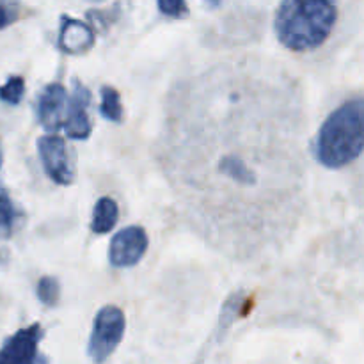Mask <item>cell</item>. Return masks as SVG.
Listing matches in <instances>:
<instances>
[{"instance_id": "cell-5", "label": "cell", "mask_w": 364, "mask_h": 364, "mask_svg": "<svg viewBox=\"0 0 364 364\" xmlns=\"http://www.w3.org/2000/svg\"><path fill=\"white\" fill-rule=\"evenodd\" d=\"M148 235L141 226H128L114 235L109 249L112 267H134L148 251Z\"/></svg>"}, {"instance_id": "cell-1", "label": "cell", "mask_w": 364, "mask_h": 364, "mask_svg": "<svg viewBox=\"0 0 364 364\" xmlns=\"http://www.w3.org/2000/svg\"><path fill=\"white\" fill-rule=\"evenodd\" d=\"M336 20V0H283L274 18V31L288 50L311 52L329 39Z\"/></svg>"}, {"instance_id": "cell-17", "label": "cell", "mask_w": 364, "mask_h": 364, "mask_svg": "<svg viewBox=\"0 0 364 364\" xmlns=\"http://www.w3.org/2000/svg\"><path fill=\"white\" fill-rule=\"evenodd\" d=\"M219 2H220V0H208V4H212V6H217Z\"/></svg>"}, {"instance_id": "cell-2", "label": "cell", "mask_w": 364, "mask_h": 364, "mask_svg": "<svg viewBox=\"0 0 364 364\" xmlns=\"http://www.w3.org/2000/svg\"><path fill=\"white\" fill-rule=\"evenodd\" d=\"M363 100L355 98L334 110L316 139V159L331 169H340L359 159L363 151Z\"/></svg>"}, {"instance_id": "cell-9", "label": "cell", "mask_w": 364, "mask_h": 364, "mask_svg": "<svg viewBox=\"0 0 364 364\" xmlns=\"http://www.w3.org/2000/svg\"><path fill=\"white\" fill-rule=\"evenodd\" d=\"M95 45V34L89 25L82 23L80 20H75L71 16L60 18V34H59V46L63 52L82 53Z\"/></svg>"}, {"instance_id": "cell-15", "label": "cell", "mask_w": 364, "mask_h": 364, "mask_svg": "<svg viewBox=\"0 0 364 364\" xmlns=\"http://www.w3.org/2000/svg\"><path fill=\"white\" fill-rule=\"evenodd\" d=\"M21 18V4L18 0H0V31Z\"/></svg>"}, {"instance_id": "cell-4", "label": "cell", "mask_w": 364, "mask_h": 364, "mask_svg": "<svg viewBox=\"0 0 364 364\" xmlns=\"http://www.w3.org/2000/svg\"><path fill=\"white\" fill-rule=\"evenodd\" d=\"M45 331L39 323L23 327L7 338L0 347V364H50L39 348Z\"/></svg>"}, {"instance_id": "cell-10", "label": "cell", "mask_w": 364, "mask_h": 364, "mask_svg": "<svg viewBox=\"0 0 364 364\" xmlns=\"http://www.w3.org/2000/svg\"><path fill=\"white\" fill-rule=\"evenodd\" d=\"M117 219H119V208L117 203L112 198H102L95 206L91 220V230L95 233L103 235L109 233L114 226H116Z\"/></svg>"}, {"instance_id": "cell-19", "label": "cell", "mask_w": 364, "mask_h": 364, "mask_svg": "<svg viewBox=\"0 0 364 364\" xmlns=\"http://www.w3.org/2000/svg\"><path fill=\"white\" fill-rule=\"evenodd\" d=\"M89 2H103V0H89Z\"/></svg>"}, {"instance_id": "cell-3", "label": "cell", "mask_w": 364, "mask_h": 364, "mask_svg": "<svg viewBox=\"0 0 364 364\" xmlns=\"http://www.w3.org/2000/svg\"><path fill=\"white\" fill-rule=\"evenodd\" d=\"M127 322L124 313L117 306H105L98 311L92 322L91 336L87 343V355L92 363H105L119 347L124 336Z\"/></svg>"}, {"instance_id": "cell-18", "label": "cell", "mask_w": 364, "mask_h": 364, "mask_svg": "<svg viewBox=\"0 0 364 364\" xmlns=\"http://www.w3.org/2000/svg\"><path fill=\"white\" fill-rule=\"evenodd\" d=\"M0 167H2V149H0Z\"/></svg>"}, {"instance_id": "cell-8", "label": "cell", "mask_w": 364, "mask_h": 364, "mask_svg": "<svg viewBox=\"0 0 364 364\" xmlns=\"http://www.w3.org/2000/svg\"><path fill=\"white\" fill-rule=\"evenodd\" d=\"M68 107L66 89L60 84H50L41 92L38 102V119L43 128L48 132H55L63 127L64 112Z\"/></svg>"}, {"instance_id": "cell-7", "label": "cell", "mask_w": 364, "mask_h": 364, "mask_svg": "<svg viewBox=\"0 0 364 364\" xmlns=\"http://www.w3.org/2000/svg\"><path fill=\"white\" fill-rule=\"evenodd\" d=\"M91 102V92L80 82H75V91L66 107V119L63 121V127L70 139L84 141L91 135V121L87 116V105Z\"/></svg>"}, {"instance_id": "cell-12", "label": "cell", "mask_w": 364, "mask_h": 364, "mask_svg": "<svg viewBox=\"0 0 364 364\" xmlns=\"http://www.w3.org/2000/svg\"><path fill=\"white\" fill-rule=\"evenodd\" d=\"M102 110L103 117H107L109 121L114 123H121L123 119V107H121V98L119 92L114 87H103L102 89Z\"/></svg>"}, {"instance_id": "cell-6", "label": "cell", "mask_w": 364, "mask_h": 364, "mask_svg": "<svg viewBox=\"0 0 364 364\" xmlns=\"http://www.w3.org/2000/svg\"><path fill=\"white\" fill-rule=\"evenodd\" d=\"M38 151L46 174L57 185H71L73 169L68 160V148L64 139H60L59 135H45L38 141Z\"/></svg>"}, {"instance_id": "cell-11", "label": "cell", "mask_w": 364, "mask_h": 364, "mask_svg": "<svg viewBox=\"0 0 364 364\" xmlns=\"http://www.w3.org/2000/svg\"><path fill=\"white\" fill-rule=\"evenodd\" d=\"M20 220V212L11 201L9 194L0 187V238H9Z\"/></svg>"}, {"instance_id": "cell-13", "label": "cell", "mask_w": 364, "mask_h": 364, "mask_svg": "<svg viewBox=\"0 0 364 364\" xmlns=\"http://www.w3.org/2000/svg\"><path fill=\"white\" fill-rule=\"evenodd\" d=\"M38 297L45 306H55L60 297V287L53 277H41L38 281Z\"/></svg>"}, {"instance_id": "cell-16", "label": "cell", "mask_w": 364, "mask_h": 364, "mask_svg": "<svg viewBox=\"0 0 364 364\" xmlns=\"http://www.w3.org/2000/svg\"><path fill=\"white\" fill-rule=\"evenodd\" d=\"M160 13L171 18H183L187 16V2L185 0H159Z\"/></svg>"}, {"instance_id": "cell-14", "label": "cell", "mask_w": 364, "mask_h": 364, "mask_svg": "<svg viewBox=\"0 0 364 364\" xmlns=\"http://www.w3.org/2000/svg\"><path fill=\"white\" fill-rule=\"evenodd\" d=\"M25 82L21 77H11L6 84L0 87V100L11 105H18L23 98Z\"/></svg>"}]
</instances>
